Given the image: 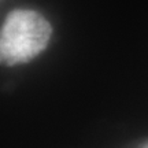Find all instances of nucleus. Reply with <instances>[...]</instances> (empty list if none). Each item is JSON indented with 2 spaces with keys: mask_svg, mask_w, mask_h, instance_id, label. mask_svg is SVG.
<instances>
[{
  "mask_svg": "<svg viewBox=\"0 0 148 148\" xmlns=\"http://www.w3.org/2000/svg\"><path fill=\"white\" fill-rule=\"evenodd\" d=\"M141 148H148V143H147V144H144V145H143Z\"/></svg>",
  "mask_w": 148,
  "mask_h": 148,
  "instance_id": "nucleus-2",
  "label": "nucleus"
},
{
  "mask_svg": "<svg viewBox=\"0 0 148 148\" xmlns=\"http://www.w3.org/2000/svg\"><path fill=\"white\" fill-rule=\"evenodd\" d=\"M52 26L47 18L29 8H16L5 16L0 27V64L29 63L47 48Z\"/></svg>",
  "mask_w": 148,
  "mask_h": 148,
  "instance_id": "nucleus-1",
  "label": "nucleus"
}]
</instances>
